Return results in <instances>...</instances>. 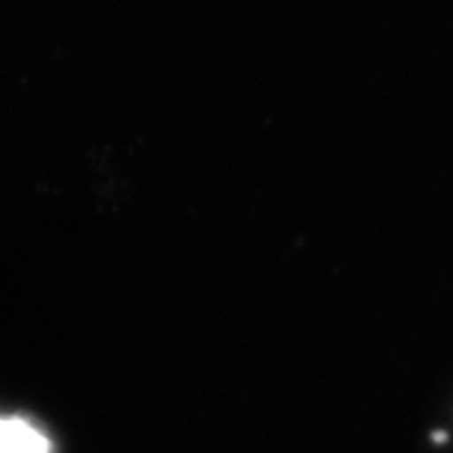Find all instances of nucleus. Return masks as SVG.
Wrapping results in <instances>:
<instances>
[{
    "instance_id": "obj_1",
    "label": "nucleus",
    "mask_w": 453,
    "mask_h": 453,
    "mask_svg": "<svg viewBox=\"0 0 453 453\" xmlns=\"http://www.w3.org/2000/svg\"><path fill=\"white\" fill-rule=\"evenodd\" d=\"M0 453H50V443L31 423L0 418Z\"/></svg>"
}]
</instances>
